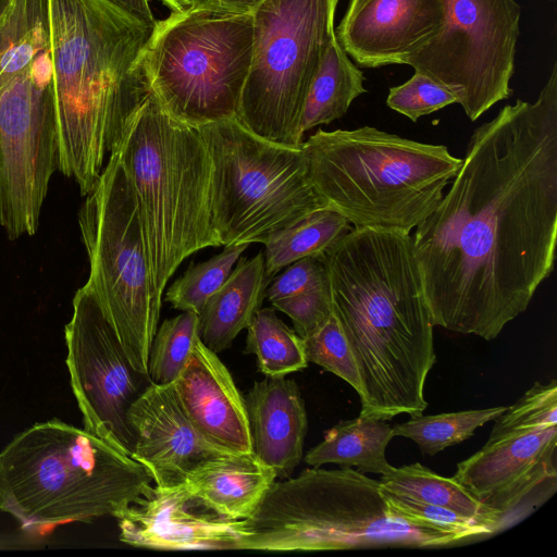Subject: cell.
<instances>
[{
  "label": "cell",
  "mask_w": 557,
  "mask_h": 557,
  "mask_svg": "<svg viewBox=\"0 0 557 557\" xmlns=\"http://www.w3.org/2000/svg\"><path fill=\"white\" fill-rule=\"evenodd\" d=\"M412 235L434 326L495 339L554 271L557 63L534 102L476 127L461 166Z\"/></svg>",
  "instance_id": "1"
},
{
  "label": "cell",
  "mask_w": 557,
  "mask_h": 557,
  "mask_svg": "<svg viewBox=\"0 0 557 557\" xmlns=\"http://www.w3.org/2000/svg\"><path fill=\"white\" fill-rule=\"evenodd\" d=\"M322 259L359 373V416L422 414L436 354L412 236L354 227Z\"/></svg>",
  "instance_id": "2"
},
{
  "label": "cell",
  "mask_w": 557,
  "mask_h": 557,
  "mask_svg": "<svg viewBox=\"0 0 557 557\" xmlns=\"http://www.w3.org/2000/svg\"><path fill=\"white\" fill-rule=\"evenodd\" d=\"M59 171L85 197L152 94L145 51L154 27L109 0H46Z\"/></svg>",
  "instance_id": "3"
},
{
  "label": "cell",
  "mask_w": 557,
  "mask_h": 557,
  "mask_svg": "<svg viewBox=\"0 0 557 557\" xmlns=\"http://www.w3.org/2000/svg\"><path fill=\"white\" fill-rule=\"evenodd\" d=\"M152 488L138 461L57 418L26 428L0 451V510L24 529L116 518Z\"/></svg>",
  "instance_id": "4"
},
{
  "label": "cell",
  "mask_w": 557,
  "mask_h": 557,
  "mask_svg": "<svg viewBox=\"0 0 557 557\" xmlns=\"http://www.w3.org/2000/svg\"><path fill=\"white\" fill-rule=\"evenodd\" d=\"M243 521L239 549L317 552L370 547H445L469 541L428 520L404 516L380 480L352 468L312 467L274 481Z\"/></svg>",
  "instance_id": "5"
},
{
  "label": "cell",
  "mask_w": 557,
  "mask_h": 557,
  "mask_svg": "<svg viewBox=\"0 0 557 557\" xmlns=\"http://www.w3.org/2000/svg\"><path fill=\"white\" fill-rule=\"evenodd\" d=\"M308 178L354 227L410 233L430 215L462 159L373 126L318 129L302 141Z\"/></svg>",
  "instance_id": "6"
},
{
  "label": "cell",
  "mask_w": 557,
  "mask_h": 557,
  "mask_svg": "<svg viewBox=\"0 0 557 557\" xmlns=\"http://www.w3.org/2000/svg\"><path fill=\"white\" fill-rule=\"evenodd\" d=\"M133 189L157 292L181 263L219 247L211 214V160L198 127L172 117L153 94L112 150Z\"/></svg>",
  "instance_id": "7"
},
{
  "label": "cell",
  "mask_w": 557,
  "mask_h": 557,
  "mask_svg": "<svg viewBox=\"0 0 557 557\" xmlns=\"http://www.w3.org/2000/svg\"><path fill=\"white\" fill-rule=\"evenodd\" d=\"M252 50V13L171 12L145 51L152 94L172 117L195 127L237 119Z\"/></svg>",
  "instance_id": "8"
},
{
  "label": "cell",
  "mask_w": 557,
  "mask_h": 557,
  "mask_svg": "<svg viewBox=\"0 0 557 557\" xmlns=\"http://www.w3.org/2000/svg\"><path fill=\"white\" fill-rule=\"evenodd\" d=\"M211 160V214L220 245L262 243L326 207L300 149L265 140L236 119L198 127Z\"/></svg>",
  "instance_id": "9"
},
{
  "label": "cell",
  "mask_w": 557,
  "mask_h": 557,
  "mask_svg": "<svg viewBox=\"0 0 557 557\" xmlns=\"http://www.w3.org/2000/svg\"><path fill=\"white\" fill-rule=\"evenodd\" d=\"M78 226L89 263L86 283L132 364L148 375L162 295L152 282L137 202L115 152L85 196Z\"/></svg>",
  "instance_id": "10"
},
{
  "label": "cell",
  "mask_w": 557,
  "mask_h": 557,
  "mask_svg": "<svg viewBox=\"0 0 557 557\" xmlns=\"http://www.w3.org/2000/svg\"><path fill=\"white\" fill-rule=\"evenodd\" d=\"M339 0H263L252 12L253 50L237 121L255 135L300 149L299 121L335 36Z\"/></svg>",
  "instance_id": "11"
},
{
  "label": "cell",
  "mask_w": 557,
  "mask_h": 557,
  "mask_svg": "<svg viewBox=\"0 0 557 557\" xmlns=\"http://www.w3.org/2000/svg\"><path fill=\"white\" fill-rule=\"evenodd\" d=\"M446 20L410 65L448 87L470 121L512 92L521 7L516 0H446Z\"/></svg>",
  "instance_id": "12"
},
{
  "label": "cell",
  "mask_w": 557,
  "mask_h": 557,
  "mask_svg": "<svg viewBox=\"0 0 557 557\" xmlns=\"http://www.w3.org/2000/svg\"><path fill=\"white\" fill-rule=\"evenodd\" d=\"M64 339L70 383L84 429L131 456L135 434L128 412L151 381L132 364L87 283L73 297Z\"/></svg>",
  "instance_id": "13"
},
{
  "label": "cell",
  "mask_w": 557,
  "mask_h": 557,
  "mask_svg": "<svg viewBox=\"0 0 557 557\" xmlns=\"http://www.w3.org/2000/svg\"><path fill=\"white\" fill-rule=\"evenodd\" d=\"M557 425L490 436L457 465L454 478L478 500L508 522L540 491L550 497L557 485Z\"/></svg>",
  "instance_id": "14"
},
{
  "label": "cell",
  "mask_w": 557,
  "mask_h": 557,
  "mask_svg": "<svg viewBox=\"0 0 557 557\" xmlns=\"http://www.w3.org/2000/svg\"><path fill=\"white\" fill-rule=\"evenodd\" d=\"M121 542L159 550L239 549L243 521L224 519L202 506L185 487L153 485L150 495L117 517Z\"/></svg>",
  "instance_id": "15"
},
{
  "label": "cell",
  "mask_w": 557,
  "mask_h": 557,
  "mask_svg": "<svg viewBox=\"0 0 557 557\" xmlns=\"http://www.w3.org/2000/svg\"><path fill=\"white\" fill-rule=\"evenodd\" d=\"M446 10V0H349L335 36L361 67L401 64L440 33Z\"/></svg>",
  "instance_id": "16"
},
{
  "label": "cell",
  "mask_w": 557,
  "mask_h": 557,
  "mask_svg": "<svg viewBox=\"0 0 557 557\" xmlns=\"http://www.w3.org/2000/svg\"><path fill=\"white\" fill-rule=\"evenodd\" d=\"M128 419L135 434L131 457L148 471L158 488L185 483L194 468L225 453L197 433L177 400L173 384L150 383L131 407Z\"/></svg>",
  "instance_id": "17"
},
{
  "label": "cell",
  "mask_w": 557,
  "mask_h": 557,
  "mask_svg": "<svg viewBox=\"0 0 557 557\" xmlns=\"http://www.w3.org/2000/svg\"><path fill=\"white\" fill-rule=\"evenodd\" d=\"M173 386L184 413L207 443L225 453H251L245 398L218 354L199 337Z\"/></svg>",
  "instance_id": "18"
},
{
  "label": "cell",
  "mask_w": 557,
  "mask_h": 557,
  "mask_svg": "<svg viewBox=\"0 0 557 557\" xmlns=\"http://www.w3.org/2000/svg\"><path fill=\"white\" fill-rule=\"evenodd\" d=\"M245 398L251 451L277 478H288L302 459L308 416L293 379L265 376Z\"/></svg>",
  "instance_id": "19"
},
{
  "label": "cell",
  "mask_w": 557,
  "mask_h": 557,
  "mask_svg": "<svg viewBox=\"0 0 557 557\" xmlns=\"http://www.w3.org/2000/svg\"><path fill=\"white\" fill-rule=\"evenodd\" d=\"M272 469L251 453H222L186 476L185 487L202 506L233 521L249 518L275 481Z\"/></svg>",
  "instance_id": "20"
},
{
  "label": "cell",
  "mask_w": 557,
  "mask_h": 557,
  "mask_svg": "<svg viewBox=\"0 0 557 557\" xmlns=\"http://www.w3.org/2000/svg\"><path fill=\"white\" fill-rule=\"evenodd\" d=\"M271 280L265 272L263 251L237 261L198 314L201 342L216 354L227 349L261 309Z\"/></svg>",
  "instance_id": "21"
},
{
  "label": "cell",
  "mask_w": 557,
  "mask_h": 557,
  "mask_svg": "<svg viewBox=\"0 0 557 557\" xmlns=\"http://www.w3.org/2000/svg\"><path fill=\"white\" fill-rule=\"evenodd\" d=\"M394 436L386 420L361 416L343 420L324 433L323 440L306 454L305 462L315 468L334 463L356 467L362 473L387 474L394 467L385 453Z\"/></svg>",
  "instance_id": "22"
},
{
  "label": "cell",
  "mask_w": 557,
  "mask_h": 557,
  "mask_svg": "<svg viewBox=\"0 0 557 557\" xmlns=\"http://www.w3.org/2000/svg\"><path fill=\"white\" fill-rule=\"evenodd\" d=\"M364 75L334 36L305 100L299 134L343 117L352 101L367 92Z\"/></svg>",
  "instance_id": "23"
},
{
  "label": "cell",
  "mask_w": 557,
  "mask_h": 557,
  "mask_svg": "<svg viewBox=\"0 0 557 557\" xmlns=\"http://www.w3.org/2000/svg\"><path fill=\"white\" fill-rule=\"evenodd\" d=\"M380 482L391 494L450 509L494 532L507 527L500 513L483 505L454 476L440 475L419 462L394 467L389 473L381 475Z\"/></svg>",
  "instance_id": "24"
},
{
  "label": "cell",
  "mask_w": 557,
  "mask_h": 557,
  "mask_svg": "<svg viewBox=\"0 0 557 557\" xmlns=\"http://www.w3.org/2000/svg\"><path fill=\"white\" fill-rule=\"evenodd\" d=\"M49 47L46 0H0V94Z\"/></svg>",
  "instance_id": "25"
},
{
  "label": "cell",
  "mask_w": 557,
  "mask_h": 557,
  "mask_svg": "<svg viewBox=\"0 0 557 557\" xmlns=\"http://www.w3.org/2000/svg\"><path fill=\"white\" fill-rule=\"evenodd\" d=\"M352 228L343 214L329 207L311 212L263 244L267 274L273 278L299 259L323 255Z\"/></svg>",
  "instance_id": "26"
},
{
  "label": "cell",
  "mask_w": 557,
  "mask_h": 557,
  "mask_svg": "<svg viewBox=\"0 0 557 557\" xmlns=\"http://www.w3.org/2000/svg\"><path fill=\"white\" fill-rule=\"evenodd\" d=\"M245 352L257 357L265 376H286L308 366L304 339L287 326L274 308H261L247 327Z\"/></svg>",
  "instance_id": "27"
},
{
  "label": "cell",
  "mask_w": 557,
  "mask_h": 557,
  "mask_svg": "<svg viewBox=\"0 0 557 557\" xmlns=\"http://www.w3.org/2000/svg\"><path fill=\"white\" fill-rule=\"evenodd\" d=\"M507 407L497 406L430 416L411 417L393 425L395 436L413 441L423 455L433 456L470 438L474 431L498 418Z\"/></svg>",
  "instance_id": "28"
},
{
  "label": "cell",
  "mask_w": 557,
  "mask_h": 557,
  "mask_svg": "<svg viewBox=\"0 0 557 557\" xmlns=\"http://www.w3.org/2000/svg\"><path fill=\"white\" fill-rule=\"evenodd\" d=\"M198 337L196 312L182 311L164 320L157 329L150 347L148 375L151 383L173 384L184 370Z\"/></svg>",
  "instance_id": "29"
},
{
  "label": "cell",
  "mask_w": 557,
  "mask_h": 557,
  "mask_svg": "<svg viewBox=\"0 0 557 557\" xmlns=\"http://www.w3.org/2000/svg\"><path fill=\"white\" fill-rule=\"evenodd\" d=\"M249 244L225 246L209 260L190 264L168 289L165 300L174 309L199 314L208 299L223 285Z\"/></svg>",
  "instance_id": "30"
},
{
  "label": "cell",
  "mask_w": 557,
  "mask_h": 557,
  "mask_svg": "<svg viewBox=\"0 0 557 557\" xmlns=\"http://www.w3.org/2000/svg\"><path fill=\"white\" fill-rule=\"evenodd\" d=\"M490 436L557 425V381L535 382L523 396L495 420Z\"/></svg>",
  "instance_id": "31"
},
{
  "label": "cell",
  "mask_w": 557,
  "mask_h": 557,
  "mask_svg": "<svg viewBox=\"0 0 557 557\" xmlns=\"http://www.w3.org/2000/svg\"><path fill=\"white\" fill-rule=\"evenodd\" d=\"M308 362H313L360 392L359 373L345 334L332 313L327 322L304 339Z\"/></svg>",
  "instance_id": "32"
},
{
  "label": "cell",
  "mask_w": 557,
  "mask_h": 557,
  "mask_svg": "<svg viewBox=\"0 0 557 557\" xmlns=\"http://www.w3.org/2000/svg\"><path fill=\"white\" fill-rule=\"evenodd\" d=\"M457 102L454 91L420 72H414L404 84L389 88L386 99L388 108L412 122Z\"/></svg>",
  "instance_id": "33"
},
{
  "label": "cell",
  "mask_w": 557,
  "mask_h": 557,
  "mask_svg": "<svg viewBox=\"0 0 557 557\" xmlns=\"http://www.w3.org/2000/svg\"><path fill=\"white\" fill-rule=\"evenodd\" d=\"M271 304L292 319L295 332L302 339L320 330L333 313L330 284Z\"/></svg>",
  "instance_id": "34"
},
{
  "label": "cell",
  "mask_w": 557,
  "mask_h": 557,
  "mask_svg": "<svg viewBox=\"0 0 557 557\" xmlns=\"http://www.w3.org/2000/svg\"><path fill=\"white\" fill-rule=\"evenodd\" d=\"M384 490V488H383ZM391 504L404 516L428 520L465 535L467 539L486 537L495 533L491 528L450 509L398 496L386 492Z\"/></svg>",
  "instance_id": "35"
},
{
  "label": "cell",
  "mask_w": 557,
  "mask_h": 557,
  "mask_svg": "<svg viewBox=\"0 0 557 557\" xmlns=\"http://www.w3.org/2000/svg\"><path fill=\"white\" fill-rule=\"evenodd\" d=\"M326 284H330V280L322 255L306 257L288 264L283 273L273 276L265 298L272 302Z\"/></svg>",
  "instance_id": "36"
},
{
  "label": "cell",
  "mask_w": 557,
  "mask_h": 557,
  "mask_svg": "<svg viewBox=\"0 0 557 557\" xmlns=\"http://www.w3.org/2000/svg\"><path fill=\"white\" fill-rule=\"evenodd\" d=\"M117 9L147 27H156L157 20L150 9L149 0H109Z\"/></svg>",
  "instance_id": "37"
},
{
  "label": "cell",
  "mask_w": 557,
  "mask_h": 557,
  "mask_svg": "<svg viewBox=\"0 0 557 557\" xmlns=\"http://www.w3.org/2000/svg\"><path fill=\"white\" fill-rule=\"evenodd\" d=\"M263 0H194L191 7H209L242 13H252Z\"/></svg>",
  "instance_id": "38"
},
{
  "label": "cell",
  "mask_w": 557,
  "mask_h": 557,
  "mask_svg": "<svg viewBox=\"0 0 557 557\" xmlns=\"http://www.w3.org/2000/svg\"><path fill=\"white\" fill-rule=\"evenodd\" d=\"M166 7H169L172 12H182L191 7L194 0H160Z\"/></svg>",
  "instance_id": "39"
}]
</instances>
